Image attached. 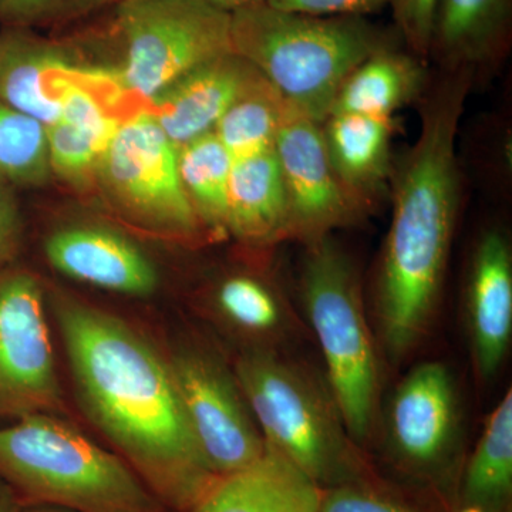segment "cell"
<instances>
[{"mask_svg":"<svg viewBox=\"0 0 512 512\" xmlns=\"http://www.w3.org/2000/svg\"><path fill=\"white\" fill-rule=\"evenodd\" d=\"M168 362L188 429L212 476H231L264 456L265 441L235 376L198 350L175 353Z\"/></svg>","mask_w":512,"mask_h":512,"instance_id":"30bf717a","label":"cell"},{"mask_svg":"<svg viewBox=\"0 0 512 512\" xmlns=\"http://www.w3.org/2000/svg\"><path fill=\"white\" fill-rule=\"evenodd\" d=\"M473 79L447 73L424 104L419 138L394 178L377 282L384 346L393 357L416 348L439 299L460 202L457 134Z\"/></svg>","mask_w":512,"mask_h":512,"instance_id":"7a4b0ae2","label":"cell"},{"mask_svg":"<svg viewBox=\"0 0 512 512\" xmlns=\"http://www.w3.org/2000/svg\"><path fill=\"white\" fill-rule=\"evenodd\" d=\"M468 325L481 376L498 372L512 332V256L503 232L490 229L478 241L467 289Z\"/></svg>","mask_w":512,"mask_h":512,"instance_id":"2e32d148","label":"cell"},{"mask_svg":"<svg viewBox=\"0 0 512 512\" xmlns=\"http://www.w3.org/2000/svg\"><path fill=\"white\" fill-rule=\"evenodd\" d=\"M22 217L12 185L0 180V271L8 268L22 241Z\"/></svg>","mask_w":512,"mask_h":512,"instance_id":"1f68e13d","label":"cell"},{"mask_svg":"<svg viewBox=\"0 0 512 512\" xmlns=\"http://www.w3.org/2000/svg\"><path fill=\"white\" fill-rule=\"evenodd\" d=\"M0 480L28 505L170 512L123 458L56 414H33L0 427Z\"/></svg>","mask_w":512,"mask_h":512,"instance_id":"277c9868","label":"cell"},{"mask_svg":"<svg viewBox=\"0 0 512 512\" xmlns=\"http://www.w3.org/2000/svg\"><path fill=\"white\" fill-rule=\"evenodd\" d=\"M261 77L237 53H224L168 87L151 101L150 113L171 143L180 148L212 133L229 107Z\"/></svg>","mask_w":512,"mask_h":512,"instance_id":"5bb4252c","label":"cell"},{"mask_svg":"<svg viewBox=\"0 0 512 512\" xmlns=\"http://www.w3.org/2000/svg\"><path fill=\"white\" fill-rule=\"evenodd\" d=\"M20 512H73L69 510H63V508L49 507V505H28L23 508Z\"/></svg>","mask_w":512,"mask_h":512,"instance_id":"e575fe53","label":"cell"},{"mask_svg":"<svg viewBox=\"0 0 512 512\" xmlns=\"http://www.w3.org/2000/svg\"><path fill=\"white\" fill-rule=\"evenodd\" d=\"M286 103L264 77L247 90L218 121L214 134L232 161L275 148Z\"/></svg>","mask_w":512,"mask_h":512,"instance_id":"d4e9b609","label":"cell"},{"mask_svg":"<svg viewBox=\"0 0 512 512\" xmlns=\"http://www.w3.org/2000/svg\"><path fill=\"white\" fill-rule=\"evenodd\" d=\"M228 235L254 247L289 238L288 198L275 148L232 161Z\"/></svg>","mask_w":512,"mask_h":512,"instance_id":"44dd1931","label":"cell"},{"mask_svg":"<svg viewBox=\"0 0 512 512\" xmlns=\"http://www.w3.org/2000/svg\"><path fill=\"white\" fill-rule=\"evenodd\" d=\"M45 254L60 274L128 296L153 295L160 276L136 242L100 225H67L47 237Z\"/></svg>","mask_w":512,"mask_h":512,"instance_id":"4fadbf2b","label":"cell"},{"mask_svg":"<svg viewBox=\"0 0 512 512\" xmlns=\"http://www.w3.org/2000/svg\"><path fill=\"white\" fill-rule=\"evenodd\" d=\"M97 184L128 221L153 234L195 239L204 229L181 183L178 148L150 111L121 123L101 158Z\"/></svg>","mask_w":512,"mask_h":512,"instance_id":"ba28073f","label":"cell"},{"mask_svg":"<svg viewBox=\"0 0 512 512\" xmlns=\"http://www.w3.org/2000/svg\"><path fill=\"white\" fill-rule=\"evenodd\" d=\"M424 60L396 45L384 47L359 64L343 82L333 113L394 117L420 96L426 84Z\"/></svg>","mask_w":512,"mask_h":512,"instance_id":"7402d4cb","label":"cell"},{"mask_svg":"<svg viewBox=\"0 0 512 512\" xmlns=\"http://www.w3.org/2000/svg\"><path fill=\"white\" fill-rule=\"evenodd\" d=\"M512 0H439L430 55L446 73L477 72L507 55Z\"/></svg>","mask_w":512,"mask_h":512,"instance_id":"ac0fdd59","label":"cell"},{"mask_svg":"<svg viewBox=\"0 0 512 512\" xmlns=\"http://www.w3.org/2000/svg\"><path fill=\"white\" fill-rule=\"evenodd\" d=\"M235 379L265 447L291 461L322 490L380 484L350 446L338 412L298 367L256 350L239 357Z\"/></svg>","mask_w":512,"mask_h":512,"instance_id":"5b68a950","label":"cell"},{"mask_svg":"<svg viewBox=\"0 0 512 512\" xmlns=\"http://www.w3.org/2000/svg\"><path fill=\"white\" fill-rule=\"evenodd\" d=\"M394 42L360 16H313L255 3L231 13V49L291 109L323 123L343 82Z\"/></svg>","mask_w":512,"mask_h":512,"instance_id":"3957f363","label":"cell"},{"mask_svg":"<svg viewBox=\"0 0 512 512\" xmlns=\"http://www.w3.org/2000/svg\"><path fill=\"white\" fill-rule=\"evenodd\" d=\"M124 62L116 73L126 92L153 101L208 60L232 52L231 13L204 0L119 3Z\"/></svg>","mask_w":512,"mask_h":512,"instance_id":"52a82bcc","label":"cell"},{"mask_svg":"<svg viewBox=\"0 0 512 512\" xmlns=\"http://www.w3.org/2000/svg\"><path fill=\"white\" fill-rule=\"evenodd\" d=\"M77 64L72 53L26 28L0 33V100L45 126L62 111L63 83Z\"/></svg>","mask_w":512,"mask_h":512,"instance_id":"e0dca14e","label":"cell"},{"mask_svg":"<svg viewBox=\"0 0 512 512\" xmlns=\"http://www.w3.org/2000/svg\"><path fill=\"white\" fill-rule=\"evenodd\" d=\"M456 390L441 363L416 367L397 387L389 410L390 439L404 471L440 480L456 430Z\"/></svg>","mask_w":512,"mask_h":512,"instance_id":"7c38bea8","label":"cell"},{"mask_svg":"<svg viewBox=\"0 0 512 512\" xmlns=\"http://www.w3.org/2000/svg\"><path fill=\"white\" fill-rule=\"evenodd\" d=\"M107 0H0V23L26 28L80 15Z\"/></svg>","mask_w":512,"mask_h":512,"instance_id":"f1b7e54d","label":"cell"},{"mask_svg":"<svg viewBox=\"0 0 512 512\" xmlns=\"http://www.w3.org/2000/svg\"><path fill=\"white\" fill-rule=\"evenodd\" d=\"M318 512H426L382 484H346L323 490Z\"/></svg>","mask_w":512,"mask_h":512,"instance_id":"83f0119b","label":"cell"},{"mask_svg":"<svg viewBox=\"0 0 512 512\" xmlns=\"http://www.w3.org/2000/svg\"><path fill=\"white\" fill-rule=\"evenodd\" d=\"M323 490L266 448L251 466L220 478L188 512H318Z\"/></svg>","mask_w":512,"mask_h":512,"instance_id":"d6986e66","label":"cell"},{"mask_svg":"<svg viewBox=\"0 0 512 512\" xmlns=\"http://www.w3.org/2000/svg\"><path fill=\"white\" fill-rule=\"evenodd\" d=\"M50 306L83 412L168 510L190 511L218 478L192 439L168 359L92 303L56 291Z\"/></svg>","mask_w":512,"mask_h":512,"instance_id":"6da1fadb","label":"cell"},{"mask_svg":"<svg viewBox=\"0 0 512 512\" xmlns=\"http://www.w3.org/2000/svg\"><path fill=\"white\" fill-rule=\"evenodd\" d=\"M512 494V393L495 407L461 478L464 505L507 512Z\"/></svg>","mask_w":512,"mask_h":512,"instance_id":"603a6c76","label":"cell"},{"mask_svg":"<svg viewBox=\"0 0 512 512\" xmlns=\"http://www.w3.org/2000/svg\"><path fill=\"white\" fill-rule=\"evenodd\" d=\"M394 117L333 113L322 123L333 171L363 207L386 188L392 175Z\"/></svg>","mask_w":512,"mask_h":512,"instance_id":"ffe728a7","label":"cell"},{"mask_svg":"<svg viewBox=\"0 0 512 512\" xmlns=\"http://www.w3.org/2000/svg\"><path fill=\"white\" fill-rule=\"evenodd\" d=\"M22 503L5 481L0 480V512H20Z\"/></svg>","mask_w":512,"mask_h":512,"instance_id":"d6a6232c","label":"cell"},{"mask_svg":"<svg viewBox=\"0 0 512 512\" xmlns=\"http://www.w3.org/2000/svg\"><path fill=\"white\" fill-rule=\"evenodd\" d=\"M272 8L313 16L369 18L389 5V0H265Z\"/></svg>","mask_w":512,"mask_h":512,"instance_id":"4dcf8cb0","label":"cell"},{"mask_svg":"<svg viewBox=\"0 0 512 512\" xmlns=\"http://www.w3.org/2000/svg\"><path fill=\"white\" fill-rule=\"evenodd\" d=\"M50 178L45 124L0 100V180L40 187Z\"/></svg>","mask_w":512,"mask_h":512,"instance_id":"484cf974","label":"cell"},{"mask_svg":"<svg viewBox=\"0 0 512 512\" xmlns=\"http://www.w3.org/2000/svg\"><path fill=\"white\" fill-rule=\"evenodd\" d=\"M215 305L232 326L249 335H279L291 329V312L281 296L256 276L225 278L215 291Z\"/></svg>","mask_w":512,"mask_h":512,"instance_id":"4316f807","label":"cell"},{"mask_svg":"<svg viewBox=\"0 0 512 512\" xmlns=\"http://www.w3.org/2000/svg\"><path fill=\"white\" fill-rule=\"evenodd\" d=\"M306 245V313L325 359L336 412L350 439L362 443L375 423L379 367L359 279L348 255L330 235Z\"/></svg>","mask_w":512,"mask_h":512,"instance_id":"8992f818","label":"cell"},{"mask_svg":"<svg viewBox=\"0 0 512 512\" xmlns=\"http://www.w3.org/2000/svg\"><path fill=\"white\" fill-rule=\"evenodd\" d=\"M458 512H485V511L481 510V508L474 507V505H464V507H461V510Z\"/></svg>","mask_w":512,"mask_h":512,"instance_id":"d590c367","label":"cell"},{"mask_svg":"<svg viewBox=\"0 0 512 512\" xmlns=\"http://www.w3.org/2000/svg\"><path fill=\"white\" fill-rule=\"evenodd\" d=\"M232 158L212 133L178 148L181 183L202 228L228 235V192Z\"/></svg>","mask_w":512,"mask_h":512,"instance_id":"cb8c5ba5","label":"cell"},{"mask_svg":"<svg viewBox=\"0 0 512 512\" xmlns=\"http://www.w3.org/2000/svg\"><path fill=\"white\" fill-rule=\"evenodd\" d=\"M89 73V67L77 66L66 77L59 119L46 127L52 175L77 190L97 183L101 158L126 120L94 94Z\"/></svg>","mask_w":512,"mask_h":512,"instance_id":"9a60e30c","label":"cell"},{"mask_svg":"<svg viewBox=\"0 0 512 512\" xmlns=\"http://www.w3.org/2000/svg\"><path fill=\"white\" fill-rule=\"evenodd\" d=\"M121 2H133V0H119V3Z\"/></svg>","mask_w":512,"mask_h":512,"instance_id":"8d00e7d4","label":"cell"},{"mask_svg":"<svg viewBox=\"0 0 512 512\" xmlns=\"http://www.w3.org/2000/svg\"><path fill=\"white\" fill-rule=\"evenodd\" d=\"M275 153L288 198L289 238L309 244L359 220L365 207L333 171L322 123L286 104L276 133Z\"/></svg>","mask_w":512,"mask_h":512,"instance_id":"8fae6325","label":"cell"},{"mask_svg":"<svg viewBox=\"0 0 512 512\" xmlns=\"http://www.w3.org/2000/svg\"><path fill=\"white\" fill-rule=\"evenodd\" d=\"M64 410L45 292L25 269L0 271V419Z\"/></svg>","mask_w":512,"mask_h":512,"instance_id":"9c48e42d","label":"cell"},{"mask_svg":"<svg viewBox=\"0 0 512 512\" xmlns=\"http://www.w3.org/2000/svg\"><path fill=\"white\" fill-rule=\"evenodd\" d=\"M204 2L214 8L224 10V12L234 13L239 9L255 5V3L265 2V0H204Z\"/></svg>","mask_w":512,"mask_h":512,"instance_id":"836d02e7","label":"cell"},{"mask_svg":"<svg viewBox=\"0 0 512 512\" xmlns=\"http://www.w3.org/2000/svg\"><path fill=\"white\" fill-rule=\"evenodd\" d=\"M439 0H389L397 35L406 49L421 60L429 59L434 18Z\"/></svg>","mask_w":512,"mask_h":512,"instance_id":"f546056e","label":"cell"}]
</instances>
